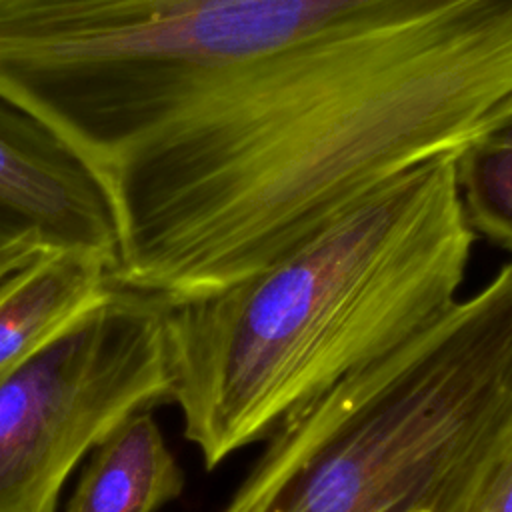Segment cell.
Here are the masks:
<instances>
[{
    "label": "cell",
    "mask_w": 512,
    "mask_h": 512,
    "mask_svg": "<svg viewBox=\"0 0 512 512\" xmlns=\"http://www.w3.org/2000/svg\"><path fill=\"white\" fill-rule=\"evenodd\" d=\"M0 94L114 208L116 288L240 284L512 110V0H0Z\"/></svg>",
    "instance_id": "cell-1"
},
{
    "label": "cell",
    "mask_w": 512,
    "mask_h": 512,
    "mask_svg": "<svg viewBox=\"0 0 512 512\" xmlns=\"http://www.w3.org/2000/svg\"><path fill=\"white\" fill-rule=\"evenodd\" d=\"M476 232L456 156L382 184L256 276L164 302L170 400L206 468L268 440L456 300Z\"/></svg>",
    "instance_id": "cell-2"
},
{
    "label": "cell",
    "mask_w": 512,
    "mask_h": 512,
    "mask_svg": "<svg viewBox=\"0 0 512 512\" xmlns=\"http://www.w3.org/2000/svg\"><path fill=\"white\" fill-rule=\"evenodd\" d=\"M266 442L220 512H478L512 446V260Z\"/></svg>",
    "instance_id": "cell-3"
},
{
    "label": "cell",
    "mask_w": 512,
    "mask_h": 512,
    "mask_svg": "<svg viewBox=\"0 0 512 512\" xmlns=\"http://www.w3.org/2000/svg\"><path fill=\"white\" fill-rule=\"evenodd\" d=\"M170 400L164 302L112 292L0 372V512L58 500L80 458L124 420Z\"/></svg>",
    "instance_id": "cell-4"
},
{
    "label": "cell",
    "mask_w": 512,
    "mask_h": 512,
    "mask_svg": "<svg viewBox=\"0 0 512 512\" xmlns=\"http://www.w3.org/2000/svg\"><path fill=\"white\" fill-rule=\"evenodd\" d=\"M38 238L54 250L118 260V230L106 188L44 122L0 96V248Z\"/></svg>",
    "instance_id": "cell-5"
},
{
    "label": "cell",
    "mask_w": 512,
    "mask_h": 512,
    "mask_svg": "<svg viewBox=\"0 0 512 512\" xmlns=\"http://www.w3.org/2000/svg\"><path fill=\"white\" fill-rule=\"evenodd\" d=\"M110 292L102 258L50 250L0 296V372L46 346Z\"/></svg>",
    "instance_id": "cell-6"
},
{
    "label": "cell",
    "mask_w": 512,
    "mask_h": 512,
    "mask_svg": "<svg viewBox=\"0 0 512 512\" xmlns=\"http://www.w3.org/2000/svg\"><path fill=\"white\" fill-rule=\"evenodd\" d=\"M182 488L180 464L156 420L142 410L96 446L66 512H156Z\"/></svg>",
    "instance_id": "cell-7"
},
{
    "label": "cell",
    "mask_w": 512,
    "mask_h": 512,
    "mask_svg": "<svg viewBox=\"0 0 512 512\" xmlns=\"http://www.w3.org/2000/svg\"><path fill=\"white\" fill-rule=\"evenodd\" d=\"M456 182L472 230L512 252V148L470 144L456 156Z\"/></svg>",
    "instance_id": "cell-8"
},
{
    "label": "cell",
    "mask_w": 512,
    "mask_h": 512,
    "mask_svg": "<svg viewBox=\"0 0 512 512\" xmlns=\"http://www.w3.org/2000/svg\"><path fill=\"white\" fill-rule=\"evenodd\" d=\"M478 512H512V446L496 468Z\"/></svg>",
    "instance_id": "cell-9"
},
{
    "label": "cell",
    "mask_w": 512,
    "mask_h": 512,
    "mask_svg": "<svg viewBox=\"0 0 512 512\" xmlns=\"http://www.w3.org/2000/svg\"><path fill=\"white\" fill-rule=\"evenodd\" d=\"M478 142L490 144V146L512 148V110L498 124H494Z\"/></svg>",
    "instance_id": "cell-10"
},
{
    "label": "cell",
    "mask_w": 512,
    "mask_h": 512,
    "mask_svg": "<svg viewBox=\"0 0 512 512\" xmlns=\"http://www.w3.org/2000/svg\"><path fill=\"white\" fill-rule=\"evenodd\" d=\"M56 502H58V500H50V502L42 504V506L36 508V510H30V512H56Z\"/></svg>",
    "instance_id": "cell-11"
}]
</instances>
